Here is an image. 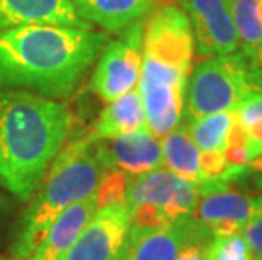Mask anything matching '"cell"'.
<instances>
[{"label": "cell", "mask_w": 262, "mask_h": 260, "mask_svg": "<svg viewBox=\"0 0 262 260\" xmlns=\"http://www.w3.org/2000/svg\"><path fill=\"white\" fill-rule=\"evenodd\" d=\"M252 90L249 59L244 49L203 58L189 71L183 120L191 122L210 113L235 110Z\"/></svg>", "instance_id": "obj_5"}, {"label": "cell", "mask_w": 262, "mask_h": 260, "mask_svg": "<svg viewBox=\"0 0 262 260\" xmlns=\"http://www.w3.org/2000/svg\"><path fill=\"white\" fill-rule=\"evenodd\" d=\"M73 129L63 100L0 90V186L29 201Z\"/></svg>", "instance_id": "obj_2"}, {"label": "cell", "mask_w": 262, "mask_h": 260, "mask_svg": "<svg viewBox=\"0 0 262 260\" xmlns=\"http://www.w3.org/2000/svg\"><path fill=\"white\" fill-rule=\"evenodd\" d=\"M161 147H163V168L198 186L202 179L200 178V149L183 122L161 139Z\"/></svg>", "instance_id": "obj_17"}, {"label": "cell", "mask_w": 262, "mask_h": 260, "mask_svg": "<svg viewBox=\"0 0 262 260\" xmlns=\"http://www.w3.org/2000/svg\"><path fill=\"white\" fill-rule=\"evenodd\" d=\"M144 19L108 39L95 61L90 88L105 103L137 88L142 64Z\"/></svg>", "instance_id": "obj_6"}, {"label": "cell", "mask_w": 262, "mask_h": 260, "mask_svg": "<svg viewBox=\"0 0 262 260\" xmlns=\"http://www.w3.org/2000/svg\"><path fill=\"white\" fill-rule=\"evenodd\" d=\"M241 49L262 42V0H228Z\"/></svg>", "instance_id": "obj_19"}, {"label": "cell", "mask_w": 262, "mask_h": 260, "mask_svg": "<svg viewBox=\"0 0 262 260\" xmlns=\"http://www.w3.org/2000/svg\"><path fill=\"white\" fill-rule=\"evenodd\" d=\"M241 233L247 240L252 257H262V215H254L247 223L242 226Z\"/></svg>", "instance_id": "obj_25"}, {"label": "cell", "mask_w": 262, "mask_h": 260, "mask_svg": "<svg viewBox=\"0 0 262 260\" xmlns=\"http://www.w3.org/2000/svg\"><path fill=\"white\" fill-rule=\"evenodd\" d=\"M250 168H252L255 171V174H257V178L260 179L262 182V154L257 157V159H254L252 160V164H250Z\"/></svg>", "instance_id": "obj_27"}, {"label": "cell", "mask_w": 262, "mask_h": 260, "mask_svg": "<svg viewBox=\"0 0 262 260\" xmlns=\"http://www.w3.org/2000/svg\"><path fill=\"white\" fill-rule=\"evenodd\" d=\"M76 14L107 34H119L134 22L146 19L154 0H71Z\"/></svg>", "instance_id": "obj_15"}, {"label": "cell", "mask_w": 262, "mask_h": 260, "mask_svg": "<svg viewBox=\"0 0 262 260\" xmlns=\"http://www.w3.org/2000/svg\"><path fill=\"white\" fill-rule=\"evenodd\" d=\"M254 260H262V257H255Z\"/></svg>", "instance_id": "obj_30"}, {"label": "cell", "mask_w": 262, "mask_h": 260, "mask_svg": "<svg viewBox=\"0 0 262 260\" xmlns=\"http://www.w3.org/2000/svg\"><path fill=\"white\" fill-rule=\"evenodd\" d=\"M196 184L180 178L169 169L159 168L129 178L125 204L129 208L149 204L161 209L171 221L193 217L198 203Z\"/></svg>", "instance_id": "obj_7"}, {"label": "cell", "mask_w": 262, "mask_h": 260, "mask_svg": "<svg viewBox=\"0 0 262 260\" xmlns=\"http://www.w3.org/2000/svg\"><path fill=\"white\" fill-rule=\"evenodd\" d=\"M147 129L141 93L137 88L108 102L98 115L90 135L95 140L112 139L130 132Z\"/></svg>", "instance_id": "obj_16"}, {"label": "cell", "mask_w": 262, "mask_h": 260, "mask_svg": "<svg viewBox=\"0 0 262 260\" xmlns=\"http://www.w3.org/2000/svg\"><path fill=\"white\" fill-rule=\"evenodd\" d=\"M130 230V208L114 203L97 208L59 260H119Z\"/></svg>", "instance_id": "obj_8"}, {"label": "cell", "mask_w": 262, "mask_h": 260, "mask_svg": "<svg viewBox=\"0 0 262 260\" xmlns=\"http://www.w3.org/2000/svg\"><path fill=\"white\" fill-rule=\"evenodd\" d=\"M196 226L198 221L193 217L154 228L130 226L119 260H174L180 247Z\"/></svg>", "instance_id": "obj_12"}, {"label": "cell", "mask_w": 262, "mask_h": 260, "mask_svg": "<svg viewBox=\"0 0 262 260\" xmlns=\"http://www.w3.org/2000/svg\"><path fill=\"white\" fill-rule=\"evenodd\" d=\"M198 195L193 218L203 223L213 237L238 233L257 215L262 196L233 190L232 184L202 187Z\"/></svg>", "instance_id": "obj_10"}, {"label": "cell", "mask_w": 262, "mask_h": 260, "mask_svg": "<svg viewBox=\"0 0 262 260\" xmlns=\"http://www.w3.org/2000/svg\"><path fill=\"white\" fill-rule=\"evenodd\" d=\"M24 24H59L92 29L76 14L71 0H0V29Z\"/></svg>", "instance_id": "obj_13"}, {"label": "cell", "mask_w": 262, "mask_h": 260, "mask_svg": "<svg viewBox=\"0 0 262 260\" xmlns=\"http://www.w3.org/2000/svg\"><path fill=\"white\" fill-rule=\"evenodd\" d=\"M95 142L107 171L115 169L132 178L163 168L161 139L150 134L149 129Z\"/></svg>", "instance_id": "obj_11"}, {"label": "cell", "mask_w": 262, "mask_h": 260, "mask_svg": "<svg viewBox=\"0 0 262 260\" xmlns=\"http://www.w3.org/2000/svg\"><path fill=\"white\" fill-rule=\"evenodd\" d=\"M233 113H235V122L249 137L254 156L259 157L262 154V91H249L233 110Z\"/></svg>", "instance_id": "obj_20"}, {"label": "cell", "mask_w": 262, "mask_h": 260, "mask_svg": "<svg viewBox=\"0 0 262 260\" xmlns=\"http://www.w3.org/2000/svg\"><path fill=\"white\" fill-rule=\"evenodd\" d=\"M9 209V198L4 195V193H0V218H2V215Z\"/></svg>", "instance_id": "obj_28"}, {"label": "cell", "mask_w": 262, "mask_h": 260, "mask_svg": "<svg viewBox=\"0 0 262 260\" xmlns=\"http://www.w3.org/2000/svg\"><path fill=\"white\" fill-rule=\"evenodd\" d=\"M244 51L249 59L250 81H252L254 90L262 91V42L250 49H244Z\"/></svg>", "instance_id": "obj_26"}, {"label": "cell", "mask_w": 262, "mask_h": 260, "mask_svg": "<svg viewBox=\"0 0 262 260\" xmlns=\"http://www.w3.org/2000/svg\"><path fill=\"white\" fill-rule=\"evenodd\" d=\"M235 124V113L233 110L227 112H216L205 115V117L185 122L191 139L196 144L200 151H222L230 134L232 127Z\"/></svg>", "instance_id": "obj_18"}, {"label": "cell", "mask_w": 262, "mask_h": 260, "mask_svg": "<svg viewBox=\"0 0 262 260\" xmlns=\"http://www.w3.org/2000/svg\"><path fill=\"white\" fill-rule=\"evenodd\" d=\"M129 178L120 171L108 169L105 171L100 186L97 190V208L107 206V204L114 203H125V193L127 184H129Z\"/></svg>", "instance_id": "obj_22"}, {"label": "cell", "mask_w": 262, "mask_h": 260, "mask_svg": "<svg viewBox=\"0 0 262 260\" xmlns=\"http://www.w3.org/2000/svg\"><path fill=\"white\" fill-rule=\"evenodd\" d=\"M110 39L105 31L59 24L0 29V90H26L64 100Z\"/></svg>", "instance_id": "obj_1"}, {"label": "cell", "mask_w": 262, "mask_h": 260, "mask_svg": "<svg viewBox=\"0 0 262 260\" xmlns=\"http://www.w3.org/2000/svg\"><path fill=\"white\" fill-rule=\"evenodd\" d=\"M211 237L213 235L210 233V230L198 221V226L180 247L174 260H210L208 245Z\"/></svg>", "instance_id": "obj_24"}, {"label": "cell", "mask_w": 262, "mask_h": 260, "mask_svg": "<svg viewBox=\"0 0 262 260\" xmlns=\"http://www.w3.org/2000/svg\"><path fill=\"white\" fill-rule=\"evenodd\" d=\"M224 156L230 166H250L254 160V154L250 151L247 134L241 125L233 124L224 149Z\"/></svg>", "instance_id": "obj_23"}, {"label": "cell", "mask_w": 262, "mask_h": 260, "mask_svg": "<svg viewBox=\"0 0 262 260\" xmlns=\"http://www.w3.org/2000/svg\"><path fill=\"white\" fill-rule=\"evenodd\" d=\"M193 32L194 53L202 58L222 56L241 49L228 0H176Z\"/></svg>", "instance_id": "obj_9"}, {"label": "cell", "mask_w": 262, "mask_h": 260, "mask_svg": "<svg viewBox=\"0 0 262 260\" xmlns=\"http://www.w3.org/2000/svg\"><path fill=\"white\" fill-rule=\"evenodd\" d=\"M97 211V193L71 204L49 226L29 260H59Z\"/></svg>", "instance_id": "obj_14"}, {"label": "cell", "mask_w": 262, "mask_h": 260, "mask_svg": "<svg viewBox=\"0 0 262 260\" xmlns=\"http://www.w3.org/2000/svg\"><path fill=\"white\" fill-rule=\"evenodd\" d=\"M194 41L180 5L161 4L144 19L142 64L137 90L146 125L163 139L183 120L185 91L193 66Z\"/></svg>", "instance_id": "obj_3"}, {"label": "cell", "mask_w": 262, "mask_h": 260, "mask_svg": "<svg viewBox=\"0 0 262 260\" xmlns=\"http://www.w3.org/2000/svg\"><path fill=\"white\" fill-rule=\"evenodd\" d=\"M105 171L90 134L63 146L14 226L10 255L29 260L58 215L97 193Z\"/></svg>", "instance_id": "obj_4"}, {"label": "cell", "mask_w": 262, "mask_h": 260, "mask_svg": "<svg viewBox=\"0 0 262 260\" xmlns=\"http://www.w3.org/2000/svg\"><path fill=\"white\" fill-rule=\"evenodd\" d=\"M0 260H26V258H17V257H0Z\"/></svg>", "instance_id": "obj_29"}, {"label": "cell", "mask_w": 262, "mask_h": 260, "mask_svg": "<svg viewBox=\"0 0 262 260\" xmlns=\"http://www.w3.org/2000/svg\"><path fill=\"white\" fill-rule=\"evenodd\" d=\"M208 257L210 260H254L249 243L241 231L232 235L211 237Z\"/></svg>", "instance_id": "obj_21"}]
</instances>
